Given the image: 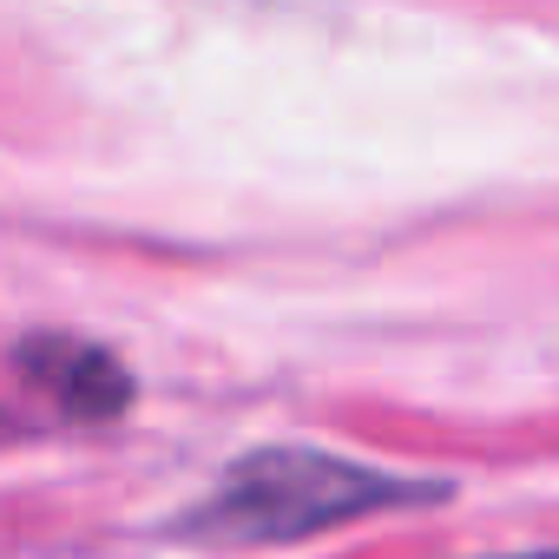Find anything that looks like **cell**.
Returning <instances> with one entry per match:
<instances>
[{
    "instance_id": "obj_2",
    "label": "cell",
    "mask_w": 559,
    "mask_h": 559,
    "mask_svg": "<svg viewBox=\"0 0 559 559\" xmlns=\"http://www.w3.org/2000/svg\"><path fill=\"white\" fill-rule=\"evenodd\" d=\"M21 369H27V382L47 389L53 408L73 415V421H112V415L132 402L126 369H119L106 349L73 343V336H34V343L21 349Z\"/></svg>"
},
{
    "instance_id": "obj_1",
    "label": "cell",
    "mask_w": 559,
    "mask_h": 559,
    "mask_svg": "<svg viewBox=\"0 0 559 559\" xmlns=\"http://www.w3.org/2000/svg\"><path fill=\"white\" fill-rule=\"evenodd\" d=\"M441 493H448L441 480H408L317 448H257L178 520V533L198 546H290L343 520L428 507Z\"/></svg>"
},
{
    "instance_id": "obj_3",
    "label": "cell",
    "mask_w": 559,
    "mask_h": 559,
    "mask_svg": "<svg viewBox=\"0 0 559 559\" xmlns=\"http://www.w3.org/2000/svg\"><path fill=\"white\" fill-rule=\"evenodd\" d=\"M513 559H559V552H513Z\"/></svg>"
}]
</instances>
